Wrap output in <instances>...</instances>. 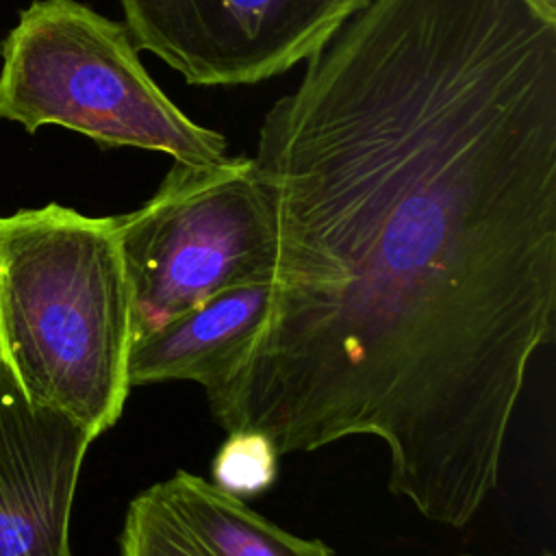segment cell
<instances>
[{
    "label": "cell",
    "mask_w": 556,
    "mask_h": 556,
    "mask_svg": "<svg viewBox=\"0 0 556 556\" xmlns=\"http://www.w3.org/2000/svg\"><path fill=\"white\" fill-rule=\"evenodd\" d=\"M132 43L189 85H256L313 56L369 0H119Z\"/></svg>",
    "instance_id": "277c9868"
},
{
    "label": "cell",
    "mask_w": 556,
    "mask_h": 556,
    "mask_svg": "<svg viewBox=\"0 0 556 556\" xmlns=\"http://www.w3.org/2000/svg\"><path fill=\"white\" fill-rule=\"evenodd\" d=\"M0 119L63 126L102 150L132 146L208 165L222 132L191 122L148 76L126 24L78 0H35L0 46Z\"/></svg>",
    "instance_id": "7a4b0ae2"
},
{
    "label": "cell",
    "mask_w": 556,
    "mask_h": 556,
    "mask_svg": "<svg viewBox=\"0 0 556 556\" xmlns=\"http://www.w3.org/2000/svg\"><path fill=\"white\" fill-rule=\"evenodd\" d=\"M115 226L132 343L224 291L274 280L276 215L252 156L174 161L156 193Z\"/></svg>",
    "instance_id": "3957f363"
},
{
    "label": "cell",
    "mask_w": 556,
    "mask_h": 556,
    "mask_svg": "<svg viewBox=\"0 0 556 556\" xmlns=\"http://www.w3.org/2000/svg\"><path fill=\"white\" fill-rule=\"evenodd\" d=\"M93 437L33 404L0 365V556H72L70 517Z\"/></svg>",
    "instance_id": "5b68a950"
},
{
    "label": "cell",
    "mask_w": 556,
    "mask_h": 556,
    "mask_svg": "<svg viewBox=\"0 0 556 556\" xmlns=\"http://www.w3.org/2000/svg\"><path fill=\"white\" fill-rule=\"evenodd\" d=\"M269 298L271 285L230 289L132 343L130 387L191 380L213 389L254 337Z\"/></svg>",
    "instance_id": "52a82bcc"
},
{
    "label": "cell",
    "mask_w": 556,
    "mask_h": 556,
    "mask_svg": "<svg viewBox=\"0 0 556 556\" xmlns=\"http://www.w3.org/2000/svg\"><path fill=\"white\" fill-rule=\"evenodd\" d=\"M539 556H554L552 552H543V554H539Z\"/></svg>",
    "instance_id": "30bf717a"
},
{
    "label": "cell",
    "mask_w": 556,
    "mask_h": 556,
    "mask_svg": "<svg viewBox=\"0 0 556 556\" xmlns=\"http://www.w3.org/2000/svg\"><path fill=\"white\" fill-rule=\"evenodd\" d=\"M536 11H541L543 15L556 20V0H528Z\"/></svg>",
    "instance_id": "9c48e42d"
},
{
    "label": "cell",
    "mask_w": 556,
    "mask_h": 556,
    "mask_svg": "<svg viewBox=\"0 0 556 556\" xmlns=\"http://www.w3.org/2000/svg\"><path fill=\"white\" fill-rule=\"evenodd\" d=\"M119 556H334L319 539L298 536L217 484L174 471L128 504Z\"/></svg>",
    "instance_id": "8992f818"
},
{
    "label": "cell",
    "mask_w": 556,
    "mask_h": 556,
    "mask_svg": "<svg viewBox=\"0 0 556 556\" xmlns=\"http://www.w3.org/2000/svg\"><path fill=\"white\" fill-rule=\"evenodd\" d=\"M130 289L115 217L50 202L0 217V365L93 441L124 413Z\"/></svg>",
    "instance_id": "6da1fadb"
},
{
    "label": "cell",
    "mask_w": 556,
    "mask_h": 556,
    "mask_svg": "<svg viewBox=\"0 0 556 556\" xmlns=\"http://www.w3.org/2000/svg\"><path fill=\"white\" fill-rule=\"evenodd\" d=\"M278 450L258 430H230L215 454L213 484L248 500L265 493L278 478Z\"/></svg>",
    "instance_id": "ba28073f"
}]
</instances>
